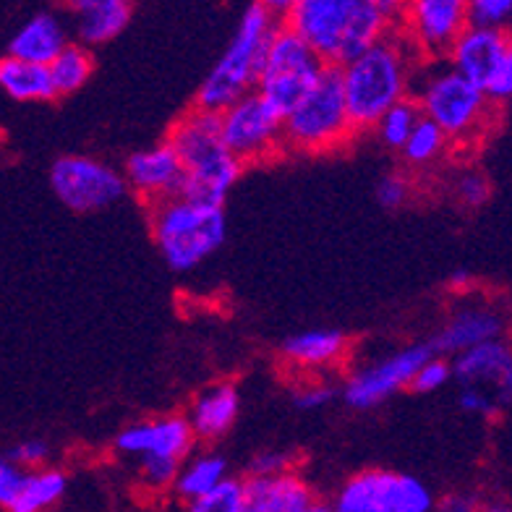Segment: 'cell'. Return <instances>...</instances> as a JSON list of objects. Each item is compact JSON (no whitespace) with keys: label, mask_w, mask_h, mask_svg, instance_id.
<instances>
[{"label":"cell","mask_w":512,"mask_h":512,"mask_svg":"<svg viewBox=\"0 0 512 512\" xmlns=\"http://www.w3.org/2000/svg\"><path fill=\"white\" fill-rule=\"evenodd\" d=\"M424 55L400 29H387L377 42L340 66L343 95L353 126L371 128L384 110L411 95L413 68Z\"/></svg>","instance_id":"6da1fadb"},{"label":"cell","mask_w":512,"mask_h":512,"mask_svg":"<svg viewBox=\"0 0 512 512\" xmlns=\"http://www.w3.org/2000/svg\"><path fill=\"white\" fill-rule=\"evenodd\" d=\"M290 27L324 66H343L377 42L392 19L374 0H296L285 14Z\"/></svg>","instance_id":"7a4b0ae2"},{"label":"cell","mask_w":512,"mask_h":512,"mask_svg":"<svg viewBox=\"0 0 512 512\" xmlns=\"http://www.w3.org/2000/svg\"><path fill=\"white\" fill-rule=\"evenodd\" d=\"M168 144L181 160L178 194L194 202L223 204L241 178L243 162L225 147L217 113L204 108L191 110L173 126Z\"/></svg>","instance_id":"3957f363"},{"label":"cell","mask_w":512,"mask_h":512,"mask_svg":"<svg viewBox=\"0 0 512 512\" xmlns=\"http://www.w3.org/2000/svg\"><path fill=\"white\" fill-rule=\"evenodd\" d=\"M434 66H424V58L413 68L411 87H418L413 100L424 118L437 123L452 142H471L484 134L486 118L494 102L486 100L479 87L458 74L445 58H429Z\"/></svg>","instance_id":"277c9868"},{"label":"cell","mask_w":512,"mask_h":512,"mask_svg":"<svg viewBox=\"0 0 512 512\" xmlns=\"http://www.w3.org/2000/svg\"><path fill=\"white\" fill-rule=\"evenodd\" d=\"M223 204H204L176 194L152 204V236L170 270L189 272L225 241Z\"/></svg>","instance_id":"5b68a950"},{"label":"cell","mask_w":512,"mask_h":512,"mask_svg":"<svg viewBox=\"0 0 512 512\" xmlns=\"http://www.w3.org/2000/svg\"><path fill=\"white\" fill-rule=\"evenodd\" d=\"M275 29V14H270L262 3L246 8L228 50L199 87L196 105L212 110V113H220L223 108H228L230 102L251 92L256 87V76H259L264 53H267V45H270Z\"/></svg>","instance_id":"8992f818"},{"label":"cell","mask_w":512,"mask_h":512,"mask_svg":"<svg viewBox=\"0 0 512 512\" xmlns=\"http://www.w3.org/2000/svg\"><path fill=\"white\" fill-rule=\"evenodd\" d=\"M356 134L343 95L340 66H324L314 87L283 115V147L296 152H330Z\"/></svg>","instance_id":"52a82bcc"},{"label":"cell","mask_w":512,"mask_h":512,"mask_svg":"<svg viewBox=\"0 0 512 512\" xmlns=\"http://www.w3.org/2000/svg\"><path fill=\"white\" fill-rule=\"evenodd\" d=\"M322 71L324 63L319 61V55L293 29L277 24L254 89L285 115L314 87Z\"/></svg>","instance_id":"ba28073f"},{"label":"cell","mask_w":512,"mask_h":512,"mask_svg":"<svg viewBox=\"0 0 512 512\" xmlns=\"http://www.w3.org/2000/svg\"><path fill=\"white\" fill-rule=\"evenodd\" d=\"M494 105L512 95V42L505 27L468 24L445 58Z\"/></svg>","instance_id":"9c48e42d"},{"label":"cell","mask_w":512,"mask_h":512,"mask_svg":"<svg viewBox=\"0 0 512 512\" xmlns=\"http://www.w3.org/2000/svg\"><path fill=\"white\" fill-rule=\"evenodd\" d=\"M225 147L246 165L275 157L283 149V113L272 108L256 89L217 113Z\"/></svg>","instance_id":"30bf717a"},{"label":"cell","mask_w":512,"mask_h":512,"mask_svg":"<svg viewBox=\"0 0 512 512\" xmlns=\"http://www.w3.org/2000/svg\"><path fill=\"white\" fill-rule=\"evenodd\" d=\"M432 492L413 476L392 471H364L340 489L337 512H429Z\"/></svg>","instance_id":"8fae6325"},{"label":"cell","mask_w":512,"mask_h":512,"mask_svg":"<svg viewBox=\"0 0 512 512\" xmlns=\"http://www.w3.org/2000/svg\"><path fill=\"white\" fill-rule=\"evenodd\" d=\"M55 196L74 212H100L126 196V178L110 165L92 157L68 155L50 170Z\"/></svg>","instance_id":"7c38bea8"},{"label":"cell","mask_w":512,"mask_h":512,"mask_svg":"<svg viewBox=\"0 0 512 512\" xmlns=\"http://www.w3.org/2000/svg\"><path fill=\"white\" fill-rule=\"evenodd\" d=\"M400 32L424 58H447L452 42L471 24L468 0H405Z\"/></svg>","instance_id":"4fadbf2b"},{"label":"cell","mask_w":512,"mask_h":512,"mask_svg":"<svg viewBox=\"0 0 512 512\" xmlns=\"http://www.w3.org/2000/svg\"><path fill=\"white\" fill-rule=\"evenodd\" d=\"M432 353V343L411 345L405 351L392 353L390 358H384L379 364L356 371L345 384V403L353 405V408H361V411L384 403L390 395L411 384L418 366L424 364Z\"/></svg>","instance_id":"5bb4252c"},{"label":"cell","mask_w":512,"mask_h":512,"mask_svg":"<svg viewBox=\"0 0 512 512\" xmlns=\"http://www.w3.org/2000/svg\"><path fill=\"white\" fill-rule=\"evenodd\" d=\"M452 377L463 384H479L492 390L502 405H510L512 398V353L502 337H492L479 345L455 353Z\"/></svg>","instance_id":"9a60e30c"},{"label":"cell","mask_w":512,"mask_h":512,"mask_svg":"<svg viewBox=\"0 0 512 512\" xmlns=\"http://www.w3.org/2000/svg\"><path fill=\"white\" fill-rule=\"evenodd\" d=\"M126 186L134 189L136 196L152 204L170 199L181 191V160L176 149L168 142L157 147L139 149L126 160Z\"/></svg>","instance_id":"2e32d148"},{"label":"cell","mask_w":512,"mask_h":512,"mask_svg":"<svg viewBox=\"0 0 512 512\" xmlns=\"http://www.w3.org/2000/svg\"><path fill=\"white\" fill-rule=\"evenodd\" d=\"M115 447L123 455H165V458L183 460L194 447V432L186 418L170 416V418H157V421H142V424L126 426Z\"/></svg>","instance_id":"e0dca14e"},{"label":"cell","mask_w":512,"mask_h":512,"mask_svg":"<svg viewBox=\"0 0 512 512\" xmlns=\"http://www.w3.org/2000/svg\"><path fill=\"white\" fill-rule=\"evenodd\" d=\"M246 484V512H311L317 497L296 473L280 471L270 476H251Z\"/></svg>","instance_id":"ac0fdd59"},{"label":"cell","mask_w":512,"mask_h":512,"mask_svg":"<svg viewBox=\"0 0 512 512\" xmlns=\"http://www.w3.org/2000/svg\"><path fill=\"white\" fill-rule=\"evenodd\" d=\"M81 45H105L131 21V0H68Z\"/></svg>","instance_id":"d6986e66"},{"label":"cell","mask_w":512,"mask_h":512,"mask_svg":"<svg viewBox=\"0 0 512 512\" xmlns=\"http://www.w3.org/2000/svg\"><path fill=\"white\" fill-rule=\"evenodd\" d=\"M505 319L492 306H468L458 311L450 319L445 330L439 332L437 340L432 343L434 353L439 356H455L458 351H465L471 345H479L492 337H502Z\"/></svg>","instance_id":"ffe728a7"},{"label":"cell","mask_w":512,"mask_h":512,"mask_svg":"<svg viewBox=\"0 0 512 512\" xmlns=\"http://www.w3.org/2000/svg\"><path fill=\"white\" fill-rule=\"evenodd\" d=\"M238 408H241V398H238L236 387L228 382L215 384L199 395L186 421H189L194 437L217 439L236 424Z\"/></svg>","instance_id":"44dd1931"},{"label":"cell","mask_w":512,"mask_h":512,"mask_svg":"<svg viewBox=\"0 0 512 512\" xmlns=\"http://www.w3.org/2000/svg\"><path fill=\"white\" fill-rule=\"evenodd\" d=\"M348 353V337L340 330H309L285 340L283 356L298 369H327L337 366Z\"/></svg>","instance_id":"7402d4cb"},{"label":"cell","mask_w":512,"mask_h":512,"mask_svg":"<svg viewBox=\"0 0 512 512\" xmlns=\"http://www.w3.org/2000/svg\"><path fill=\"white\" fill-rule=\"evenodd\" d=\"M66 29L53 14H40L32 16V19L14 34L11 40V48L8 55H16V58H24V61L42 63L48 66L55 55L66 48Z\"/></svg>","instance_id":"603a6c76"},{"label":"cell","mask_w":512,"mask_h":512,"mask_svg":"<svg viewBox=\"0 0 512 512\" xmlns=\"http://www.w3.org/2000/svg\"><path fill=\"white\" fill-rule=\"evenodd\" d=\"M0 89L19 102L55 100V87L48 66L8 55L0 61Z\"/></svg>","instance_id":"cb8c5ba5"},{"label":"cell","mask_w":512,"mask_h":512,"mask_svg":"<svg viewBox=\"0 0 512 512\" xmlns=\"http://www.w3.org/2000/svg\"><path fill=\"white\" fill-rule=\"evenodd\" d=\"M68 489V479L55 468H45V471H32L24 476V486H21L19 497L11 505V512H42L55 507L63 499Z\"/></svg>","instance_id":"d4e9b609"},{"label":"cell","mask_w":512,"mask_h":512,"mask_svg":"<svg viewBox=\"0 0 512 512\" xmlns=\"http://www.w3.org/2000/svg\"><path fill=\"white\" fill-rule=\"evenodd\" d=\"M228 476V465H225V458L215 455V452H209V455H196L194 460H189L186 465L178 468L176 476V489L178 497L183 502H194V499L204 497V494L217 484V481H223Z\"/></svg>","instance_id":"484cf974"},{"label":"cell","mask_w":512,"mask_h":512,"mask_svg":"<svg viewBox=\"0 0 512 512\" xmlns=\"http://www.w3.org/2000/svg\"><path fill=\"white\" fill-rule=\"evenodd\" d=\"M92 68H95V61H92L89 50L84 45H68L66 42V48L48 63L55 95H71L84 87L92 76Z\"/></svg>","instance_id":"4316f807"},{"label":"cell","mask_w":512,"mask_h":512,"mask_svg":"<svg viewBox=\"0 0 512 512\" xmlns=\"http://www.w3.org/2000/svg\"><path fill=\"white\" fill-rule=\"evenodd\" d=\"M447 144H450V139L445 136V131L421 115L416 126L411 128L408 139L403 142V147H400V152H403L405 160L411 162V165H429V162H434L445 152Z\"/></svg>","instance_id":"83f0119b"},{"label":"cell","mask_w":512,"mask_h":512,"mask_svg":"<svg viewBox=\"0 0 512 512\" xmlns=\"http://www.w3.org/2000/svg\"><path fill=\"white\" fill-rule=\"evenodd\" d=\"M418 118H421V110H418L416 100L408 95L384 110L371 128H377L379 142L387 144L390 149H400L405 139H408V134H411V128L416 126Z\"/></svg>","instance_id":"f1b7e54d"},{"label":"cell","mask_w":512,"mask_h":512,"mask_svg":"<svg viewBox=\"0 0 512 512\" xmlns=\"http://www.w3.org/2000/svg\"><path fill=\"white\" fill-rule=\"evenodd\" d=\"M189 507L194 512H246V484L241 479L225 476Z\"/></svg>","instance_id":"f546056e"},{"label":"cell","mask_w":512,"mask_h":512,"mask_svg":"<svg viewBox=\"0 0 512 512\" xmlns=\"http://www.w3.org/2000/svg\"><path fill=\"white\" fill-rule=\"evenodd\" d=\"M181 468V460L165 458V455H144L142 458V484L152 492H165L173 489Z\"/></svg>","instance_id":"4dcf8cb0"},{"label":"cell","mask_w":512,"mask_h":512,"mask_svg":"<svg viewBox=\"0 0 512 512\" xmlns=\"http://www.w3.org/2000/svg\"><path fill=\"white\" fill-rule=\"evenodd\" d=\"M450 379H452L450 361L439 356V353H432V356L426 358L424 364L418 366L408 387L416 392H434L439 390V387H445Z\"/></svg>","instance_id":"1f68e13d"},{"label":"cell","mask_w":512,"mask_h":512,"mask_svg":"<svg viewBox=\"0 0 512 512\" xmlns=\"http://www.w3.org/2000/svg\"><path fill=\"white\" fill-rule=\"evenodd\" d=\"M471 24L505 27L512 16V0H468Z\"/></svg>","instance_id":"d6a6232c"},{"label":"cell","mask_w":512,"mask_h":512,"mask_svg":"<svg viewBox=\"0 0 512 512\" xmlns=\"http://www.w3.org/2000/svg\"><path fill=\"white\" fill-rule=\"evenodd\" d=\"M460 408L468 413H476V416L492 418L497 416L505 405L499 403V398L492 390L479 387V384H465V390L460 392Z\"/></svg>","instance_id":"836d02e7"},{"label":"cell","mask_w":512,"mask_h":512,"mask_svg":"<svg viewBox=\"0 0 512 512\" xmlns=\"http://www.w3.org/2000/svg\"><path fill=\"white\" fill-rule=\"evenodd\" d=\"M24 476L27 471L16 465L11 458H0V507L11 510V505L19 497L21 486H24Z\"/></svg>","instance_id":"e575fe53"},{"label":"cell","mask_w":512,"mask_h":512,"mask_svg":"<svg viewBox=\"0 0 512 512\" xmlns=\"http://www.w3.org/2000/svg\"><path fill=\"white\" fill-rule=\"evenodd\" d=\"M411 181L400 173H390V176H384L377 186V199L382 207L387 209H400L403 204H408L411 199Z\"/></svg>","instance_id":"d590c367"},{"label":"cell","mask_w":512,"mask_h":512,"mask_svg":"<svg viewBox=\"0 0 512 512\" xmlns=\"http://www.w3.org/2000/svg\"><path fill=\"white\" fill-rule=\"evenodd\" d=\"M458 196L468 207H484L492 196V183L481 173H465L458 181Z\"/></svg>","instance_id":"8d00e7d4"},{"label":"cell","mask_w":512,"mask_h":512,"mask_svg":"<svg viewBox=\"0 0 512 512\" xmlns=\"http://www.w3.org/2000/svg\"><path fill=\"white\" fill-rule=\"evenodd\" d=\"M48 455L50 447L42 439H29V442H21L19 447H14L8 458L14 460L16 465H21V468H40L48 460Z\"/></svg>","instance_id":"74e56055"},{"label":"cell","mask_w":512,"mask_h":512,"mask_svg":"<svg viewBox=\"0 0 512 512\" xmlns=\"http://www.w3.org/2000/svg\"><path fill=\"white\" fill-rule=\"evenodd\" d=\"M332 398H335V390H332L330 384L311 382L306 384V387H301L293 400H296V405L301 408V411H317V408L330 403Z\"/></svg>","instance_id":"f35d334b"},{"label":"cell","mask_w":512,"mask_h":512,"mask_svg":"<svg viewBox=\"0 0 512 512\" xmlns=\"http://www.w3.org/2000/svg\"><path fill=\"white\" fill-rule=\"evenodd\" d=\"M290 458L285 452H262L251 463V476H270V473L288 471Z\"/></svg>","instance_id":"ab89813d"},{"label":"cell","mask_w":512,"mask_h":512,"mask_svg":"<svg viewBox=\"0 0 512 512\" xmlns=\"http://www.w3.org/2000/svg\"><path fill=\"white\" fill-rule=\"evenodd\" d=\"M259 3H262V6L267 8V11H270V14H275V16H285V14H288V8L293 6V3H296V0H259Z\"/></svg>","instance_id":"60d3db41"},{"label":"cell","mask_w":512,"mask_h":512,"mask_svg":"<svg viewBox=\"0 0 512 512\" xmlns=\"http://www.w3.org/2000/svg\"><path fill=\"white\" fill-rule=\"evenodd\" d=\"M374 3H377V6L382 8L384 14L390 16V19H398L400 8H403L405 0H374Z\"/></svg>","instance_id":"b9f144b4"},{"label":"cell","mask_w":512,"mask_h":512,"mask_svg":"<svg viewBox=\"0 0 512 512\" xmlns=\"http://www.w3.org/2000/svg\"><path fill=\"white\" fill-rule=\"evenodd\" d=\"M468 285H471V275H468V272H455V277H452V288H468Z\"/></svg>","instance_id":"7bdbcfd3"}]
</instances>
